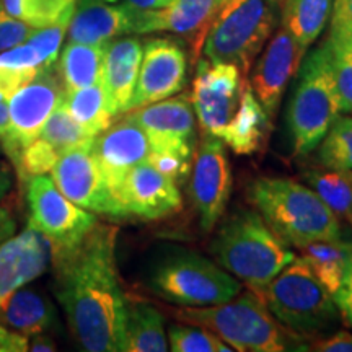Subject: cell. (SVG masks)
Wrapping results in <instances>:
<instances>
[{
	"instance_id": "cell-1",
	"label": "cell",
	"mask_w": 352,
	"mask_h": 352,
	"mask_svg": "<svg viewBox=\"0 0 352 352\" xmlns=\"http://www.w3.org/2000/svg\"><path fill=\"white\" fill-rule=\"evenodd\" d=\"M118 228L95 223L78 243L51 250L54 292L83 351H124L126 298L116 264Z\"/></svg>"
},
{
	"instance_id": "cell-2",
	"label": "cell",
	"mask_w": 352,
	"mask_h": 352,
	"mask_svg": "<svg viewBox=\"0 0 352 352\" xmlns=\"http://www.w3.org/2000/svg\"><path fill=\"white\" fill-rule=\"evenodd\" d=\"M246 196L267 226L296 248L316 240H344L340 217L296 179L263 176L252 182Z\"/></svg>"
},
{
	"instance_id": "cell-3",
	"label": "cell",
	"mask_w": 352,
	"mask_h": 352,
	"mask_svg": "<svg viewBox=\"0 0 352 352\" xmlns=\"http://www.w3.org/2000/svg\"><path fill=\"white\" fill-rule=\"evenodd\" d=\"M175 316L183 323L210 329L233 351H310V342L280 324L253 290L220 305L183 307Z\"/></svg>"
},
{
	"instance_id": "cell-4",
	"label": "cell",
	"mask_w": 352,
	"mask_h": 352,
	"mask_svg": "<svg viewBox=\"0 0 352 352\" xmlns=\"http://www.w3.org/2000/svg\"><path fill=\"white\" fill-rule=\"evenodd\" d=\"M215 263L258 292L296 258L256 209L235 210L210 243Z\"/></svg>"
},
{
	"instance_id": "cell-5",
	"label": "cell",
	"mask_w": 352,
	"mask_h": 352,
	"mask_svg": "<svg viewBox=\"0 0 352 352\" xmlns=\"http://www.w3.org/2000/svg\"><path fill=\"white\" fill-rule=\"evenodd\" d=\"M297 76L287 108V129L292 153L305 157L316 151L342 111L327 39L308 52Z\"/></svg>"
},
{
	"instance_id": "cell-6",
	"label": "cell",
	"mask_w": 352,
	"mask_h": 352,
	"mask_svg": "<svg viewBox=\"0 0 352 352\" xmlns=\"http://www.w3.org/2000/svg\"><path fill=\"white\" fill-rule=\"evenodd\" d=\"M284 0H223L202 44L210 64H233L246 77L277 30Z\"/></svg>"
},
{
	"instance_id": "cell-7",
	"label": "cell",
	"mask_w": 352,
	"mask_h": 352,
	"mask_svg": "<svg viewBox=\"0 0 352 352\" xmlns=\"http://www.w3.org/2000/svg\"><path fill=\"white\" fill-rule=\"evenodd\" d=\"M148 289L165 302L179 307H210L240 296L241 284L204 254L171 246L148 271Z\"/></svg>"
},
{
	"instance_id": "cell-8",
	"label": "cell",
	"mask_w": 352,
	"mask_h": 352,
	"mask_svg": "<svg viewBox=\"0 0 352 352\" xmlns=\"http://www.w3.org/2000/svg\"><path fill=\"white\" fill-rule=\"evenodd\" d=\"M256 294L280 324L308 340L327 333L340 320L331 294L302 256L294 258Z\"/></svg>"
},
{
	"instance_id": "cell-9",
	"label": "cell",
	"mask_w": 352,
	"mask_h": 352,
	"mask_svg": "<svg viewBox=\"0 0 352 352\" xmlns=\"http://www.w3.org/2000/svg\"><path fill=\"white\" fill-rule=\"evenodd\" d=\"M65 90L56 67L41 69L33 80L8 98V135L0 147L10 158L13 166L19 164L21 153L38 139L47 118L64 100Z\"/></svg>"
},
{
	"instance_id": "cell-10",
	"label": "cell",
	"mask_w": 352,
	"mask_h": 352,
	"mask_svg": "<svg viewBox=\"0 0 352 352\" xmlns=\"http://www.w3.org/2000/svg\"><path fill=\"white\" fill-rule=\"evenodd\" d=\"M26 199L30 223L51 243V250L67 248L80 241L95 227L96 215L67 199L52 178L38 175L28 179Z\"/></svg>"
},
{
	"instance_id": "cell-11",
	"label": "cell",
	"mask_w": 352,
	"mask_h": 352,
	"mask_svg": "<svg viewBox=\"0 0 352 352\" xmlns=\"http://www.w3.org/2000/svg\"><path fill=\"white\" fill-rule=\"evenodd\" d=\"M232 195V168L223 140L212 134L197 144L191 171L189 196L202 232H212L226 212Z\"/></svg>"
},
{
	"instance_id": "cell-12",
	"label": "cell",
	"mask_w": 352,
	"mask_h": 352,
	"mask_svg": "<svg viewBox=\"0 0 352 352\" xmlns=\"http://www.w3.org/2000/svg\"><path fill=\"white\" fill-rule=\"evenodd\" d=\"M246 85V77L233 64L199 60L189 98L202 134L220 138L239 109Z\"/></svg>"
},
{
	"instance_id": "cell-13",
	"label": "cell",
	"mask_w": 352,
	"mask_h": 352,
	"mask_svg": "<svg viewBox=\"0 0 352 352\" xmlns=\"http://www.w3.org/2000/svg\"><path fill=\"white\" fill-rule=\"evenodd\" d=\"M147 135L151 152L171 153L192 162L197 148V120L188 95L145 104L127 113Z\"/></svg>"
},
{
	"instance_id": "cell-14",
	"label": "cell",
	"mask_w": 352,
	"mask_h": 352,
	"mask_svg": "<svg viewBox=\"0 0 352 352\" xmlns=\"http://www.w3.org/2000/svg\"><path fill=\"white\" fill-rule=\"evenodd\" d=\"M91 144L94 139L60 153L50 171L51 178L60 192L82 209L121 219V208L104 183Z\"/></svg>"
},
{
	"instance_id": "cell-15",
	"label": "cell",
	"mask_w": 352,
	"mask_h": 352,
	"mask_svg": "<svg viewBox=\"0 0 352 352\" xmlns=\"http://www.w3.org/2000/svg\"><path fill=\"white\" fill-rule=\"evenodd\" d=\"M186 77L188 56L182 43L171 38L147 39L129 111L179 94Z\"/></svg>"
},
{
	"instance_id": "cell-16",
	"label": "cell",
	"mask_w": 352,
	"mask_h": 352,
	"mask_svg": "<svg viewBox=\"0 0 352 352\" xmlns=\"http://www.w3.org/2000/svg\"><path fill=\"white\" fill-rule=\"evenodd\" d=\"M303 56L305 50L280 26L272 33L259 59L254 60L248 85L271 118L279 108L289 82L297 76Z\"/></svg>"
},
{
	"instance_id": "cell-17",
	"label": "cell",
	"mask_w": 352,
	"mask_h": 352,
	"mask_svg": "<svg viewBox=\"0 0 352 352\" xmlns=\"http://www.w3.org/2000/svg\"><path fill=\"white\" fill-rule=\"evenodd\" d=\"M91 151L98 162L100 171L109 192L120 204L118 196H120L127 173L135 165L147 160L151 153L147 135L142 127L132 120L129 114H126L121 121L114 122L108 129L96 135L91 144Z\"/></svg>"
},
{
	"instance_id": "cell-18",
	"label": "cell",
	"mask_w": 352,
	"mask_h": 352,
	"mask_svg": "<svg viewBox=\"0 0 352 352\" xmlns=\"http://www.w3.org/2000/svg\"><path fill=\"white\" fill-rule=\"evenodd\" d=\"M122 215L144 220H158L179 212L183 197L178 183L158 171L147 160L127 173L120 196Z\"/></svg>"
},
{
	"instance_id": "cell-19",
	"label": "cell",
	"mask_w": 352,
	"mask_h": 352,
	"mask_svg": "<svg viewBox=\"0 0 352 352\" xmlns=\"http://www.w3.org/2000/svg\"><path fill=\"white\" fill-rule=\"evenodd\" d=\"M51 243L32 223L0 245V308L13 292L47 270Z\"/></svg>"
},
{
	"instance_id": "cell-20",
	"label": "cell",
	"mask_w": 352,
	"mask_h": 352,
	"mask_svg": "<svg viewBox=\"0 0 352 352\" xmlns=\"http://www.w3.org/2000/svg\"><path fill=\"white\" fill-rule=\"evenodd\" d=\"M139 10L118 0H77L70 19L69 41L107 44L122 34L138 33Z\"/></svg>"
},
{
	"instance_id": "cell-21",
	"label": "cell",
	"mask_w": 352,
	"mask_h": 352,
	"mask_svg": "<svg viewBox=\"0 0 352 352\" xmlns=\"http://www.w3.org/2000/svg\"><path fill=\"white\" fill-rule=\"evenodd\" d=\"M142 52L144 44L138 38H114L104 44L100 83L113 118L129 111Z\"/></svg>"
},
{
	"instance_id": "cell-22",
	"label": "cell",
	"mask_w": 352,
	"mask_h": 352,
	"mask_svg": "<svg viewBox=\"0 0 352 352\" xmlns=\"http://www.w3.org/2000/svg\"><path fill=\"white\" fill-rule=\"evenodd\" d=\"M223 0H176L160 10H139L138 33L168 32L189 39L195 57Z\"/></svg>"
},
{
	"instance_id": "cell-23",
	"label": "cell",
	"mask_w": 352,
	"mask_h": 352,
	"mask_svg": "<svg viewBox=\"0 0 352 352\" xmlns=\"http://www.w3.org/2000/svg\"><path fill=\"white\" fill-rule=\"evenodd\" d=\"M271 129V116L259 103L252 87L246 85L240 107L232 121L220 134V139L236 155H252L263 147L267 132Z\"/></svg>"
},
{
	"instance_id": "cell-24",
	"label": "cell",
	"mask_w": 352,
	"mask_h": 352,
	"mask_svg": "<svg viewBox=\"0 0 352 352\" xmlns=\"http://www.w3.org/2000/svg\"><path fill=\"white\" fill-rule=\"evenodd\" d=\"M56 323V310L41 294L28 289L13 292L0 308V324L25 338L46 333Z\"/></svg>"
},
{
	"instance_id": "cell-25",
	"label": "cell",
	"mask_w": 352,
	"mask_h": 352,
	"mask_svg": "<svg viewBox=\"0 0 352 352\" xmlns=\"http://www.w3.org/2000/svg\"><path fill=\"white\" fill-rule=\"evenodd\" d=\"M126 352H165L168 341L165 333V320L157 307L140 298H126L124 321Z\"/></svg>"
},
{
	"instance_id": "cell-26",
	"label": "cell",
	"mask_w": 352,
	"mask_h": 352,
	"mask_svg": "<svg viewBox=\"0 0 352 352\" xmlns=\"http://www.w3.org/2000/svg\"><path fill=\"white\" fill-rule=\"evenodd\" d=\"M327 43L342 111L352 114V20L338 0H334L329 16Z\"/></svg>"
},
{
	"instance_id": "cell-27",
	"label": "cell",
	"mask_w": 352,
	"mask_h": 352,
	"mask_svg": "<svg viewBox=\"0 0 352 352\" xmlns=\"http://www.w3.org/2000/svg\"><path fill=\"white\" fill-rule=\"evenodd\" d=\"M297 250L300 256L310 264L316 279L333 296L342 284L352 261V241L316 240L297 246Z\"/></svg>"
},
{
	"instance_id": "cell-28",
	"label": "cell",
	"mask_w": 352,
	"mask_h": 352,
	"mask_svg": "<svg viewBox=\"0 0 352 352\" xmlns=\"http://www.w3.org/2000/svg\"><path fill=\"white\" fill-rule=\"evenodd\" d=\"M104 44L69 41L60 52L56 72L65 91L78 90L100 82Z\"/></svg>"
},
{
	"instance_id": "cell-29",
	"label": "cell",
	"mask_w": 352,
	"mask_h": 352,
	"mask_svg": "<svg viewBox=\"0 0 352 352\" xmlns=\"http://www.w3.org/2000/svg\"><path fill=\"white\" fill-rule=\"evenodd\" d=\"M334 0H284L280 23L303 50L314 44L327 28Z\"/></svg>"
},
{
	"instance_id": "cell-30",
	"label": "cell",
	"mask_w": 352,
	"mask_h": 352,
	"mask_svg": "<svg viewBox=\"0 0 352 352\" xmlns=\"http://www.w3.org/2000/svg\"><path fill=\"white\" fill-rule=\"evenodd\" d=\"M64 104L74 120L91 138H96L111 126L113 116L108 109L107 96L100 82L78 90L65 91Z\"/></svg>"
},
{
	"instance_id": "cell-31",
	"label": "cell",
	"mask_w": 352,
	"mask_h": 352,
	"mask_svg": "<svg viewBox=\"0 0 352 352\" xmlns=\"http://www.w3.org/2000/svg\"><path fill=\"white\" fill-rule=\"evenodd\" d=\"M303 179L338 217L349 223L352 217V170L323 166L305 171Z\"/></svg>"
},
{
	"instance_id": "cell-32",
	"label": "cell",
	"mask_w": 352,
	"mask_h": 352,
	"mask_svg": "<svg viewBox=\"0 0 352 352\" xmlns=\"http://www.w3.org/2000/svg\"><path fill=\"white\" fill-rule=\"evenodd\" d=\"M77 0H0V8L34 30L70 23Z\"/></svg>"
},
{
	"instance_id": "cell-33",
	"label": "cell",
	"mask_w": 352,
	"mask_h": 352,
	"mask_svg": "<svg viewBox=\"0 0 352 352\" xmlns=\"http://www.w3.org/2000/svg\"><path fill=\"white\" fill-rule=\"evenodd\" d=\"M43 67L39 52L30 43L0 52V91L8 98L36 77Z\"/></svg>"
},
{
	"instance_id": "cell-34",
	"label": "cell",
	"mask_w": 352,
	"mask_h": 352,
	"mask_svg": "<svg viewBox=\"0 0 352 352\" xmlns=\"http://www.w3.org/2000/svg\"><path fill=\"white\" fill-rule=\"evenodd\" d=\"M321 166L352 170V116H340L316 147Z\"/></svg>"
},
{
	"instance_id": "cell-35",
	"label": "cell",
	"mask_w": 352,
	"mask_h": 352,
	"mask_svg": "<svg viewBox=\"0 0 352 352\" xmlns=\"http://www.w3.org/2000/svg\"><path fill=\"white\" fill-rule=\"evenodd\" d=\"M38 138H41L44 142H47L54 148L56 152L63 153L69 148L90 142L91 135H88L85 129L74 120L72 114L65 108L64 100L57 107L50 118H47L46 124L43 126L41 132Z\"/></svg>"
},
{
	"instance_id": "cell-36",
	"label": "cell",
	"mask_w": 352,
	"mask_h": 352,
	"mask_svg": "<svg viewBox=\"0 0 352 352\" xmlns=\"http://www.w3.org/2000/svg\"><path fill=\"white\" fill-rule=\"evenodd\" d=\"M168 349L173 352H230L223 342L210 329L197 324H173L168 329Z\"/></svg>"
},
{
	"instance_id": "cell-37",
	"label": "cell",
	"mask_w": 352,
	"mask_h": 352,
	"mask_svg": "<svg viewBox=\"0 0 352 352\" xmlns=\"http://www.w3.org/2000/svg\"><path fill=\"white\" fill-rule=\"evenodd\" d=\"M60 153L56 152L50 144L38 138L21 153L19 164L15 165L16 175L20 176L21 182H25L33 176L50 173Z\"/></svg>"
},
{
	"instance_id": "cell-38",
	"label": "cell",
	"mask_w": 352,
	"mask_h": 352,
	"mask_svg": "<svg viewBox=\"0 0 352 352\" xmlns=\"http://www.w3.org/2000/svg\"><path fill=\"white\" fill-rule=\"evenodd\" d=\"M67 28L69 23L46 26V28L34 30L32 36L26 39V43L32 44L34 50L39 52L44 69L56 67L57 59H59V50L63 46Z\"/></svg>"
},
{
	"instance_id": "cell-39",
	"label": "cell",
	"mask_w": 352,
	"mask_h": 352,
	"mask_svg": "<svg viewBox=\"0 0 352 352\" xmlns=\"http://www.w3.org/2000/svg\"><path fill=\"white\" fill-rule=\"evenodd\" d=\"M34 28L0 8V52L12 50L32 36Z\"/></svg>"
},
{
	"instance_id": "cell-40",
	"label": "cell",
	"mask_w": 352,
	"mask_h": 352,
	"mask_svg": "<svg viewBox=\"0 0 352 352\" xmlns=\"http://www.w3.org/2000/svg\"><path fill=\"white\" fill-rule=\"evenodd\" d=\"M147 162L155 166L158 171L170 176L176 183H183L184 178H188L189 171H191L192 162L184 160L178 155H171V153H158L151 152L147 157Z\"/></svg>"
},
{
	"instance_id": "cell-41",
	"label": "cell",
	"mask_w": 352,
	"mask_h": 352,
	"mask_svg": "<svg viewBox=\"0 0 352 352\" xmlns=\"http://www.w3.org/2000/svg\"><path fill=\"white\" fill-rule=\"evenodd\" d=\"M333 300L336 303L338 311L344 318V321L352 328V261L347 267L344 279L340 289L333 294Z\"/></svg>"
},
{
	"instance_id": "cell-42",
	"label": "cell",
	"mask_w": 352,
	"mask_h": 352,
	"mask_svg": "<svg viewBox=\"0 0 352 352\" xmlns=\"http://www.w3.org/2000/svg\"><path fill=\"white\" fill-rule=\"evenodd\" d=\"M310 351L318 352H352V333L341 329L333 336L310 342Z\"/></svg>"
},
{
	"instance_id": "cell-43",
	"label": "cell",
	"mask_w": 352,
	"mask_h": 352,
	"mask_svg": "<svg viewBox=\"0 0 352 352\" xmlns=\"http://www.w3.org/2000/svg\"><path fill=\"white\" fill-rule=\"evenodd\" d=\"M28 338L0 324V352H25L28 351Z\"/></svg>"
},
{
	"instance_id": "cell-44",
	"label": "cell",
	"mask_w": 352,
	"mask_h": 352,
	"mask_svg": "<svg viewBox=\"0 0 352 352\" xmlns=\"http://www.w3.org/2000/svg\"><path fill=\"white\" fill-rule=\"evenodd\" d=\"M16 230V222L10 214V210L6 208H0V245L3 241L15 235Z\"/></svg>"
},
{
	"instance_id": "cell-45",
	"label": "cell",
	"mask_w": 352,
	"mask_h": 352,
	"mask_svg": "<svg viewBox=\"0 0 352 352\" xmlns=\"http://www.w3.org/2000/svg\"><path fill=\"white\" fill-rule=\"evenodd\" d=\"M28 351L33 352H51L56 351V342L51 340L47 334H36V336L30 338L28 341Z\"/></svg>"
},
{
	"instance_id": "cell-46",
	"label": "cell",
	"mask_w": 352,
	"mask_h": 352,
	"mask_svg": "<svg viewBox=\"0 0 352 352\" xmlns=\"http://www.w3.org/2000/svg\"><path fill=\"white\" fill-rule=\"evenodd\" d=\"M124 2L138 10H160L170 7L176 0H124Z\"/></svg>"
},
{
	"instance_id": "cell-47",
	"label": "cell",
	"mask_w": 352,
	"mask_h": 352,
	"mask_svg": "<svg viewBox=\"0 0 352 352\" xmlns=\"http://www.w3.org/2000/svg\"><path fill=\"white\" fill-rule=\"evenodd\" d=\"M13 188V175L7 165L0 164V201L10 195Z\"/></svg>"
},
{
	"instance_id": "cell-48",
	"label": "cell",
	"mask_w": 352,
	"mask_h": 352,
	"mask_svg": "<svg viewBox=\"0 0 352 352\" xmlns=\"http://www.w3.org/2000/svg\"><path fill=\"white\" fill-rule=\"evenodd\" d=\"M8 126H10V116H8V100H6L0 103V145L6 142Z\"/></svg>"
},
{
	"instance_id": "cell-49",
	"label": "cell",
	"mask_w": 352,
	"mask_h": 352,
	"mask_svg": "<svg viewBox=\"0 0 352 352\" xmlns=\"http://www.w3.org/2000/svg\"><path fill=\"white\" fill-rule=\"evenodd\" d=\"M338 2L341 3L342 8H344V12L347 13V16L352 20V0H338Z\"/></svg>"
},
{
	"instance_id": "cell-50",
	"label": "cell",
	"mask_w": 352,
	"mask_h": 352,
	"mask_svg": "<svg viewBox=\"0 0 352 352\" xmlns=\"http://www.w3.org/2000/svg\"><path fill=\"white\" fill-rule=\"evenodd\" d=\"M6 100H8V96L6 94H2V91H0V103H2V101H6Z\"/></svg>"
},
{
	"instance_id": "cell-51",
	"label": "cell",
	"mask_w": 352,
	"mask_h": 352,
	"mask_svg": "<svg viewBox=\"0 0 352 352\" xmlns=\"http://www.w3.org/2000/svg\"><path fill=\"white\" fill-rule=\"evenodd\" d=\"M349 226L352 227V217H351V220H349Z\"/></svg>"
}]
</instances>
